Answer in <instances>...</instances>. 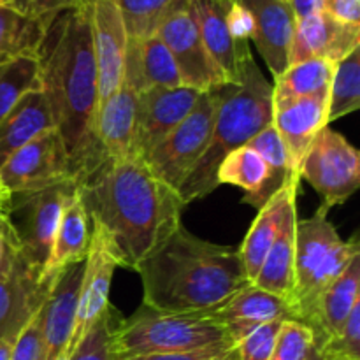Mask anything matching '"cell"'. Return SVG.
<instances>
[{
    "label": "cell",
    "instance_id": "1",
    "mask_svg": "<svg viewBox=\"0 0 360 360\" xmlns=\"http://www.w3.org/2000/svg\"><path fill=\"white\" fill-rule=\"evenodd\" d=\"M39 55L41 88L77 183L102 164L97 143L98 72L84 0L51 18Z\"/></svg>",
    "mask_w": 360,
    "mask_h": 360
},
{
    "label": "cell",
    "instance_id": "2",
    "mask_svg": "<svg viewBox=\"0 0 360 360\" xmlns=\"http://www.w3.org/2000/svg\"><path fill=\"white\" fill-rule=\"evenodd\" d=\"M91 220L115 239L123 266L137 271L179 227L185 202L139 157L104 160L76 183Z\"/></svg>",
    "mask_w": 360,
    "mask_h": 360
},
{
    "label": "cell",
    "instance_id": "3",
    "mask_svg": "<svg viewBox=\"0 0 360 360\" xmlns=\"http://www.w3.org/2000/svg\"><path fill=\"white\" fill-rule=\"evenodd\" d=\"M136 273L143 304L174 313H213L252 283L238 248L204 241L183 225Z\"/></svg>",
    "mask_w": 360,
    "mask_h": 360
},
{
    "label": "cell",
    "instance_id": "4",
    "mask_svg": "<svg viewBox=\"0 0 360 360\" xmlns=\"http://www.w3.org/2000/svg\"><path fill=\"white\" fill-rule=\"evenodd\" d=\"M214 94L217 116L210 146L178 190L185 206L213 193L218 188L217 171L221 160L273 123V84L260 72L253 56L243 67L238 84L218 86Z\"/></svg>",
    "mask_w": 360,
    "mask_h": 360
},
{
    "label": "cell",
    "instance_id": "5",
    "mask_svg": "<svg viewBox=\"0 0 360 360\" xmlns=\"http://www.w3.org/2000/svg\"><path fill=\"white\" fill-rule=\"evenodd\" d=\"M234 345L213 313L160 311L143 304L129 319L120 316L111 334L112 360L174 354ZM236 347V345H234Z\"/></svg>",
    "mask_w": 360,
    "mask_h": 360
},
{
    "label": "cell",
    "instance_id": "6",
    "mask_svg": "<svg viewBox=\"0 0 360 360\" xmlns=\"http://www.w3.org/2000/svg\"><path fill=\"white\" fill-rule=\"evenodd\" d=\"M360 255L359 238L343 241L329 220V207L320 206L309 218L295 224L294 316L313 329L323 292Z\"/></svg>",
    "mask_w": 360,
    "mask_h": 360
},
{
    "label": "cell",
    "instance_id": "7",
    "mask_svg": "<svg viewBox=\"0 0 360 360\" xmlns=\"http://www.w3.org/2000/svg\"><path fill=\"white\" fill-rule=\"evenodd\" d=\"M217 116L214 90L200 94L195 108L141 160L151 174L178 192L210 146Z\"/></svg>",
    "mask_w": 360,
    "mask_h": 360
},
{
    "label": "cell",
    "instance_id": "8",
    "mask_svg": "<svg viewBox=\"0 0 360 360\" xmlns=\"http://www.w3.org/2000/svg\"><path fill=\"white\" fill-rule=\"evenodd\" d=\"M301 179L322 195L329 210L347 202L360 186V153L347 137L326 127L302 160Z\"/></svg>",
    "mask_w": 360,
    "mask_h": 360
},
{
    "label": "cell",
    "instance_id": "9",
    "mask_svg": "<svg viewBox=\"0 0 360 360\" xmlns=\"http://www.w3.org/2000/svg\"><path fill=\"white\" fill-rule=\"evenodd\" d=\"M118 267L125 266H123L122 253L115 239L104 225L91 220L90 248L84 259L79 299H77L76 319H74L72 338L67 348V357L72 354L74 348L79 345L91 326L101 319L102 313L111 306L109 292H111L112 278Z\"/></svg>",
    "mask_w": 360,
    "mask_h": 360
},
{
    "label": "cell",
    "instance_id": "10",
    "mask_svg": "<svg viewBox=\"0 0 360 360\" xmlns=\"http://www.w3.org/2000/svg\"><path fill=\"white\" fill-rule=\"evenodd\" d=\"M0 178L13 195L74 181L69 153L58 130H49L14 151L0 165Z\"/></svg>",
    "mask_w": 360,
    "mask_h": 360
},
{
    "label": "cell",
    "instance_id": "11",
    "mask_svg": "<svg viewBox=\"0 0 360 360\" xmlns=\"http://www.w3.org/2000/svg\"><path fill=\"white\" fill-rule=\"evenodd\" d=\"M155 35L160 37L174 58L183 86L192 88L199 94H206L227 84L224 74L220 72L204 44L192 0L169 14Z\"/></svg>",
    "mask_w": 360,
    "mask_h": 360
},
{
    "label": "cell",
    "instance_id": "12",
    "mask_svg": "<svg viewBox=\"0 0 360 360\" xmlns=\"http://www.w3.org/2000/svg\"><path fill=\"white\" fill-rule=\"evenodd\" d=\"M98 72V108L122 84L129 34L118 0H84Z\"/></svg>",
    "mask_w": 360,
    "mask_h": 360
},
{
    "label": "cell",
    "instance_id": "13",
    "mask_svg": "<svg viewBox=\"0 0 360 360\" xmlns=\"http://www.w3.org/2000/svg\"><path fill=\"white\" fill-rule=\"evenodd\" d=\"M199 91L188 86L148 88L137 94L134 157H143L157 146L192 112Z\"/></svg>",
    "mask_w": 360,
    "mask_h": 360
},
{
    "label": "cell",
    "instance_id": "14",
    "mask_svg": "<svg viewBox=\"0 0 360 360\" xmlns=\"http://www.w3.org/2000/svg\"><path fill=\"white\" fill-rule=\"evenodd\" d=\"M74 192L76 181H67L37 192L13 195L20 199L18 207L23 210V229H18L23 253L41 271L51 250L63 207Z\"/></svg>",
    "mask_w": 360,
    "mask_h": 360
},
{
    "label": "cell",
    "instance_id": "15",
    "mask_svg": "<svg viewBox=\"0 0 360 360\" xmlns=\"http://www.w3.org/2000/svg\"><path fill=\"white\" fill-rule=\"evenodd\" d=\"M84 262L65 267L49 287L42 302V348L44 360H65L72 338Z\"/></svg>",
    "mask_w": 360,
    "mask_h": 360
},
{
    "label": "cell",
    "instance_id": "16",
    "mask_svg": "<svg viewBox=\"0 0 360 360\" xmlns=\"http://www.w3.org/2000/svg\"><path fill=\"white\" fill-rule=\"evenodd\" d=\"M253 20L252 41L262 55L273 77L290 65V46L295 32V16L287 0H238Z\"/></svg>",
    "mask_w": 360,
    "mask_h": 360
},
{
    "label": "cell",
    "instance_id": "17",
    "mask_svg": "<svg viewBox=\"0 0 360 360\" xmlns=\"http://www.w3.org/2000/svg\"><path fill=\"white\" fill-rule=\"evenodd\" d=\"M357 48H360V25L343 23L322 11L295 21L290 65L309 58L338 63Z\"/></svg>",
    "mask_w": 360,
    "mask_h": 360
},
{
    "label": "cell",
    "instance_id": "18",
    "mask_svg": "<svg viewBox=\"0 0 360 360\" xmlns=\"http://www.w3.org/2000/svg\"><path fill=\"white\" fill-rule=\"evenodd\" d=\"M232 0H192L200 35L225 83L238 84L243 67L252 58L250 44H238L229 30L227 16Z\"/></svg>",
    "mask_w": 360,
    "mask_h": 360
},
{
    "label": "cell",
    "instance_id": "19",
    "mask_svg": "<svg viewBox=\"0 0 360 360\" xmlns=\"http://www.w3.org/2000/svg\"><path fill=\"white\" fill-rule=\"evenodd\" d=\"M327 105H329V94H322L301 98L274 111L273 125L276 127L287 150L292 176L299 181H301L302 160L309 146L316 136L326 127H329Z\"/></svg>",
    "mask_w": 360,
    "mask_h": 360
},
{
    "label": "cell",
    "instance_id": "20",
    "mask_svg": "<svg viewBox=\"0 0 360 360\" xmlns=\"http://www.w3.org/2000/svg\"><path fill=\"white\" fill-rule=\"evenodd\" d=\"M41 269L21 252L13 269L0 278V338L21 333L48 295L39 281Z\"/></svg>",
    "mask_w": 360,
    "mask_h": 360
},
{
    "label": "cell",
    "instance_id": "21",
    "mask_svg": "<svg viewBox=\"0 0 360 360\" xmlns=\"http://www.w3.org/2000/svg\"><path fill=\"white\" fill-rule=\"evenodd\" d=\"M213 315L224 323L234 345L264 323L295 320L294 309L287 299L278 297L253 283L239 290L221 308L213 311Z\"/></svg>",
    "mask_w": 360,
    "mask_h": 360
},
{
    "label": "cell",
    "instance_id": "22",
    "mask_svg": "<svg viewBox=\"0 0 360 360\" xmlns=\"http://www.w3.org/2000/svg\"><path fill=\"white\" fill-rule=\"evenodd\" d=\"M91 239V220L79 193H72L63 207L51 250L41 271L39 281L44 288L51 287L60 273L72 264L84 262Z\"/></svg>",
    "mask_w": 360,
    "mask_h": 360
},
{
    "label": "cell",
    "instance_id": "23",
    "mask_svg": "<svg viewBox=\"0 0 360 360\" xmlns=\"http://www.w3.org/2000/svg\"><path fill=\"white\" fill-rule=\"evenodd\" d=\"M301 183L288 181L264 204L259 210V214L253 220L252 227L246 232L245 241L239 246V257H241L243 267L248 280L255 281L264 259L269 253L271 246L276 241L281 227H283L285 217L294 206H297V192Z\"/></svg>",
    "mask_w": 360,
    "mask_h": 360
},
{
    "label": "cell",
    "instance_id": "24",
    "mask_svg": "<svg viewBox=\"0 0 360 360\" xmlns=\"http://www.w3.org/2000/svg\"><path fill=\"white\" fill-rule=\"evenodd\" d=\"M137 94L122 81L98 108L97 143L102 162L134 157Z\"/></svg>",
    "mask_w": 360,
    "mask_h": 360
},
{
    "label": "cell",
    "instance_id": "25",
    "mask_svg": "<svg viewBox=\"0 0 360 360\" xmlns=\"http://www.w3.org/2000/svg\"><path fill=\"white\" fill-rule=\"evenodd\" d=\"M283 178L271 169V165L248 144L238 148L221 160L217 171V185H232L246 193L243 202L260 210L281 186ZM295 183V181H294Z\"/></svg>",
    "mask_w": 360,
    "mask_h": 360
},
{
    "label": "cell",
    "instance_id": "26",
    "mask_svg": "<svg viewBox=\"0 0 360 360\" xmlns=\"http://www.w3.org/2000/svg\"><path fill=\"white\" fill-rule=\"evenodd\" d=\"M123 81L136 94L148 88L183 86L174 58L158 35H151L143 41L129 39Z\"/></svg>",
    "mask_w": 360,
    "mask_h": 360
},
{
    "label": "cell",
    "instance_id": "27",
    "mask_svg": "<svg viewBox=\"0 0 360 360\" xmlns=\"http://www.w3.org/2000/svg\"><path fill=\"white\" fill-rule=\"evenodd\" d=\"M55 129V118L42 88L28 91L0 120V165L14 151Z\"/></svg>",
    "mask_w": 360,
    "mask_h": 360
},
{
    "label": "cell",
    "instance_id": "28",
    "mask_svg": "<svg viewBox=\"0 0 360 360\" xmlns=\"http://www.w3.org/2000/svg\"><path fill=\"white\" fill-rule=\"evenodd\" d=\"M360 301V255L355 257L336 281L323 292L316 309L313 333L319 347L336 340L348 315Z\"/></svg>",
    "mask_w": 360,
    "mask_h": 360
},
{
    "label": "cell",
    "instance_id": "29",
    "mask_svg": "<svg viewBox=\"0 0 360 360\" xmlns=\"http://www.w3.org/2000/svg\"><path fill=\"white\" fill-rule=\"evenodd\" d=\"M295 224L297 206L292 207L285 217L283 227L253 281V285L278 297L287 299L290 304L295 288Z\"/></svg>",
    "mask_w": 360,
    "mask_h": 360
},
{
    "label": "cell",
    "instance_id": "30",
    "mask_svg": "<svg viewBox=\"0 0 360 360\" xmlns=\"http://www.w3.org/2000/svg\"><path fill=\"white\" fill-rule=\"evenodd\" d=\"M334 63L322 58H309L292 63L273 84L274 111L306 97L329 94Z\"/></svg>",
    "mask_w": 360,
    "mask_h": 360
},
{
    "label": "cell",
    "instance_id": "31",
    "mask_svg": "<svg viewBox=\"0 0 360 360\" xmlns=\"http://www.w3.org/2000/svg\"><path fill=\"white\" fill-rule=\"evenodd\" d=\"M41 88V55L27 51L0 62V120L27 95Z\"/></svg>",
    "mask_w": 360,
    "mask_h": 360
},
{
    "label": "cell",
    "instance_id": "32",
    "mask_svg": "<svg viewBox=\"0 0 360 360\" xmlns=\"http://www.w3.org/2000/svg\"><path fill=\"white\" fill-rule=\"evenodd\" d=\"M48 23L0 2V62L27 51H39Z\"/></svg>",
    "mask_w": 360,
    "mask_h": 360
},
{
    "label": "cell",
    "instance_id": "33",
    "mask_svg": "<svg viewBox=\"0 0 360 360\" xmlns=\"http://www.w3.org/2000/svg\"><path fill=\"white\" fill-rule=\"evenodd\" d=\"M360 108V48L334 63L329 88L327 122L329 125Z\"/></svg>",
    "mask_w": 360,
    "mask_h": 360
},
{
    "label": "cell",
    "instance_id": "34",
    "mask_svg": "<svg viewBox=\"0 0 360 360\" xmlns=\"http://www.w3.org/2000/svg\"><path fill=\"white\" fill-rule=\"evenodd\" d=\"M190 0H118L127 34L132 41H143L157 34L162 21Z\"/></svg>",
    "mask_w": 360,
    "mask_h": 360
},
{
    "label": "cell",
    "instance_id": "35",
    "mask_svg": "<svg viewBox=\"0 0 360 360\" xmlns=\"http://www.w3.org/2000/svg\"><path fill=\"white\" fill-rule=\"evenodd\" d=\"M120 313L115 306H109L101 319L91 326V329L84 334L72 354L67 360H112L111 357V334L116 322L120 320Z\"/></svg>",
    "mask_w": 360,
    "mask_h": 360
},
{
    "label": "cell",
    "instance_id": "36",
    "mask_svg": "<svg viewBox=\"0 0 360 360\" xmlns=\"http://www.w3.org/2000/svg\"><path fill=\"white\" fill-rule=\"evenodd\" d=\"M315 345L311 327L299 320H285L269 360H304Z\"/></svg>",
    "mask_w": 360,
    "mask_h": 360
},
{
    "label": "cell",
    "instance_id": "37",
    "mask_svg": "<svg viewBox=\"0 0 360 360\" xmlns=\"http://www.w3.org/2000/svg\"><path fill=\"white\" fill-rule=\"evenodd\" d=\"M248 146L253 148V150L271 165V169H273L280 178H283L285 181L301 183L299 179H295L294 176H292L290 165H288L287 150H285L283 141H281L280 134H278L276 127H274L273 123L267 125L264 130H260V132L250 141Z\"/></svg>",
    "mask_w": 360,
    "mask_h": 360
},
{
    "label": "cell",
    "instance_id": "38",
    "mask_svg": "<svg viewBox=\"0 0 360 360\" xmlns=\"http://www.w3.org/2000/svg\"><path fill=\"white\" fill-rule=\"evenodd\" d=\"M320 352L323 357L360 360V301L350 311L336 340L322 345Z\"/></svg>",
    "mask_w": 360,
    "mask_h": 360
},
{
    "label": "cell",
    "instance_id": "39",
    "mask_svg": "<svg viewBox=\"0 0 360 360\" xmlns=\"http://www.w3.org/2000/svg\"><path fill=\"white\" fill-rule=\"evenodd\" d=\"M283 322L285 320H274V322L264 323L252 330L248 336L243 338L236 345L239 360H269Z\"/></svg>",
    "mask_w": 360,
    "mask_h": 360
},
{
    "label": "cell",
    "instance_id": "40",
    "mask_svg": "<svg viewBox=\"0 0 360 360\" xmlns=\"http://www.w3.org/2000/svg\"><path fill=\"white\" fill-rule=\"evenodd\" d=\"M21 252L23 246L16 224L11 217V206H0V278L13 269Z\"/></svg>",
    "mask_w": 360,
    "mask_h": 360
},
{
    "label": "cell",
    "instance_id": "41",
    "mask_svg": "<svg viewBox=\"0 0 360 360\" xmlns=\"http://www.w3.org/2000/svg\"><path fill=\"white\" fill-rule=\"evenodd\" d=\"M42 308V304H41ZM41 308L34 313L27 326L18 334L11 360H44L42 348V311Z\"/></svg>",
    "mask_w": 360,
    "mask_h": 360
},
{
    "label": "cell",
    "instance_id": "42",
    "mask_svg": "<svg viewBox=\"0 0 360 360\" xmlns=\"http://www.w3.org/2000/svg\"><path fill=\"white\" fill-rule=\"evenodd\" d=\"M118 360H239L238 348L234 345H220V347L200 348L192 352H174V354H151L137 355Z\"/></svg>",
    "mask_w": 360,
    "mask_h": 360
},
{
    "label": "cell",
    "instance_id": "43",
    "mask_svg": "<svg viewBox=\"0 0 360 360\" xmlns=\"http://www.w3.org/2000/svg\"><path fill=\"white\" fill-rule=\"evenodd\" d=\"M229 30H231V35L234 37V41L238 44H248L252 41L253 35V20L252 14L238 2V0H232L231 9H229L227 16Z\"/></svg>",
    "mask_w": 360,
    "mask_h": 360
},
{
    "label": "cell",
    "instance_id": "44",
    "mask_svg": "<svg viewBox=\"0 0 360 360\" xmlns=\"http://www.w3.org/2000/svg\"><path fill=\"white\" fill-rule=\"evenodd\" d=\"M323 13L348 25H360V0H323Z\"/></svg>",
    "mask_w": 360,
    "mask_h": 360
},
{
    "label": "cell",
    "instance_id": "45",
    "mask_svg": "<svg viewBox=\"0 0 360 360\" xmlns=\"http://www.w3.org/2000/svg\"><path fill=\"white\" fill-rule=\"evenodd\" d=\"M79 0H32L28 16L49 23L53 16H56L62 11L74 7Z\"/></svg>",
    "mask_w": 360,
    "mask_h": 360
},
{
    "label": "cell",
    "instance_id": "46",
    "mask_svg": "<svg viewBox=\"0 0 360 360\" xmlns=\"http://www.w3.org/2000/svg\"><path fill=\"white\" fill-rule=\"evenodd\" d=\"M287 4L294 13L295 21L304 20V18L323 11V0H287Z\"/></svg>",
    "mask_w": 360,
    "mask_h": 360
},
{
    "label": "cell",
    "instance_id": "47",
    "mask_svg": "<svg viewBox=\"0 0 360 360\" xmlns=\"http://www.w3.org/2000/svg\"><path fill=\"white\" fill-rule=\"evenodd\" d=\"M20 333L7 334V336L0 338V360H11V354H13L14 343Z\"/></svg>",
    "mask_w": 360,
    "mask_h": 360
},
{
    "label": "cell",
    "instance_id": "48",
    "mask_svg": "<svg viewBox=\"0 0 360 360\" xmlns=\"http://www.w3.org/2000/svg\"><path fill=\"white\" fill-rule=\"evenodd\" d=\"M0 2L7 4V6L14 7V9H18L20 13L27 14V16H28V9H30L32 0H0Z\"/></svg>",
    "mask_w": 360,
    "mask_h": 360
},
{
    "label": "cell",
    "instance_id": "49",
    "mask_svg": "<svg viewBox=\"0 0 360 360\" xmlns=\"http://www.w3.org/2000/svg\"><path fill=\"white\" fill-rule=\"evenodd\" d=\"M11 202H13V193L4 185L2 178H0V206H11Z\"/></svg>",
    "mask_w": 360,
    "mask_h": 360
},
{
    "label": "cell",
    "instance_id": "50",
    "mask_svg": "<svg viewBox=\"0 0 360 360\" xmlns=\"http://www.w3.org/2000/svg\"><path fill=\"white\" fill-rule=\"evenodd\" d=\"M304 360H323L322 352H320V347H319V345H316V341H315V345H313L311 350H309L308 357H306Z\"/></svg>",
    "mask_w": 360,
    "mask_h": 360
},
{
    "label": "cell",
    "instance_id": "51",
    "mask_svg": "<svg viewBox=\"0 0 360 360\" xmlns=\"http://www.w3.org/2000/svg\"><path fill=\"white\" fill-rule=\"evenodd\" d=\"M323 357V355H322ZM323 360H347V359H330V357H323Z\"/></svg>",
    "mask_w": 360,
    "mask_h": 360
}]
</instances>
